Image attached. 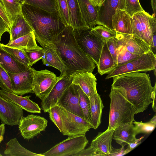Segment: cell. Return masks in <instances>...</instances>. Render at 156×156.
<instances>
[{"label": "cell", "instance_id": "6da1fadb", "mask_svg": "<svg viewBox=\"0 0 156 156\" xmlns=\"http://www.w3.org/2000/svg\"><path fill=\"white\" fill-rule=\"evenodd\" d=\"M21 12L42 47L58 42L66 26L58 13L50 12L25 2L22 5Z\"/></svg>", "mask_w": 156, "mask_h": 156}, {"label": "cell", "instance_id": "7a4b0ae2", "mask_svg": "<svg viewBox=\"0 0 156 156\" xmlns=\"http://www.w3.org/2000/svg\"><path fill=\"white\" fill-rule=\"evenodd\" d=\"M113 78L112 87H121L125 89L127 98L134 107L136 114L143 112L152 103L153 87L149 74L135 72Z\"/></svg>", "mask_w": 156, "mask_h": 156}, {"label": "cell", "instance_id": "3957f363", "mask_svg": "<svg viewBox=\"0 0 156 156\" xmlns=\"http://www.w3.org/2000/svg\"><path fill=\"white\" fill-rule=\"evenodd\" d=\"M70 76L76 72H92L96 66L93 60L80 48L75 38L73 28L67 26L55 44Z\"/></svg>", "mask_w": 156, "mask_h": 156}, {"label": "cell", "instance_id": "277c9868", "mask_svg": "<svg viewBox=\"0 0 156 156\" xmlns=\"http://www.w3.org/2000/svg\"><path fill=\"white\" fill-rule=\"evenodd\" d=\"M109 96L110 103L108 130L115 129L121 125L135 121L136 110L127 99L123 88L112 87Z\"/></svg>", "mask_w": 156, "mask_h": 156}, {"label": "cell", "instance_id": "5b68a950", "mask_svg": "<svg viewBox=\"0 0 156 156\" xmlns=\"http://www.w3.org/2000/svg\"><path fill=\"white\" fill-rule=\"evenodd\" d=\"M87 27L73 29L76 40L82 50L98 66L102 49L105 42L90 31Z\"/></svg>", "mask_w": 156, "mask_h": 156}, {"label": "cell", "instance_id": "8992f818", "mask_svg": "<svg viewBox=\"0 0 156 156\" xmlns=\"http://www.w3.org/2000/svg\"><path fill=\"white\" fill-rule=\"evenodd\" d=\"M156 54L150 51L142 54L126 63L116 66L108 74L105 79L129 73L147 72L156 68Z\"/></svg>", "mask_w": 156, "mask_h": 156}, {"label": "cell", "instance_id": "52a82bcc", "mask_svg": "<svg viewBox=\"0 0 156 156\" xmlns=\"http://www.w3.org/2000/svg\"><path fill=\"white\" fill-rule=\"evenodd\" d=\"M132 34L142 40L152 50L153 33L156 31V18L145 11L132 16Z\"/></svg>", "mask_w": 156, "mask_h": 156}, {"label": "cell", "instance_id": "ba28073f", "mask_svg": "<svg viewBox=\"0 0 156 156\" xmlns=\"http://www.w3.org/2000/svg\"><path fill=\"white\" fill-rule=\"evenodd\" d=\"M88 142L85 135L69 136L41 154L45 156H74L85 149Z\"/></svg>", "mask_w": 156, "mask_h": 156}, {"label": "cell", "instance_id": "9c48e42d", "mask_svg": "<svg viewBox=\"0 0 156 156\" xmlns=\"http://www.w3.org/2000/svg\"><path fill=\"white\" fill-rule=\"evenodd\" d=\"M58 106L62 121L63 135L69 136L85 135L92 128L91 124L84 119Z\"/></svg>", "mask_w": 156, "mask_h": 156}, {"label": "cell", "instance_id": "30bf717a", "mask_svg": "<svg viewBox=\"0 0 156 156\" xmlns=\"http://www.w3.org/2000/svg\"><path fill=\"white\" fill-rule=\"evenodd\" d=\"M60 78L47 69L34 70L33 93L42 101L48 95Z\"/></svg>", "mask_w": 156, "mask_h": 156}, {"label": "cell", "instance_id": "8fae6325", "mask_svg": "<svg viewBox=\"0 0 156 156\" xmlns=\"http://www.w3.org/2000/svg\"><path fill=\"white\" fill-rule=\"evenodd\" d=\"M48 122L47 120L39 115L31 114L23 116L18 124L19 130L24 139L29 140L44 131Z\"/></svg>", "mask_w": 156, "mask_h": 156}, {"label": "cell", "instance_id": "7c38bea8", "mask_svg": "<svg viewBox=\"0 0 156 156\" xmlns=\"http://www.w3.org/2000/svg\"><path fill=\"white\" fill-rule=\"evenodd\" d=\"M34 70L33 68L30 67L26 71L21 72H7L11 80L12 93L20 95L33 93Z\"/></svg>", "mask_w": 156, "mask_h": 156}, {"label": "cell", "instance_id": "4fadbf2b", "mask_svg": "<svg viewBox=\"0 0 156 156\" xmlns=\"http://www.w3.org/2000/svg\"><path fill=\"white\" fill-rule=\"evenodd\" d=\"M97 7V25L114 30L112 24V16L117 8L125 10V0H104Z\"/></svg>", "mask_w": 156, "mask_h": 156}, {"label": "cell", "instance_id": "5bb4252c", "mask_svg": "<svg viewBox=\"0 0 156 156\" xmlns=\"http://www.w3.org/2000/svg\"><path fill=\"white\" fill-rule=\"evenodd\" d=\"M60 78L51 91L42 101L41 106L44 112H47L51 108L57 105L58 100L64 92L72 84V77L66 74Z\"/></svg>", "mask_w": 156, "mask_h": 156}, {"label": "cell", "instance_id": "9a60e30c", "mask_svg": "<svg viewBox=\"0 0 156 156\" xmlns=\"http://www.w3.org/2000/svg\"><path fill=\"white\" fill-rule=\"evenodd\" d=\"M56 105L84 119L80 106L79 94L76 84L72 83L67 89L58 100Z\"/></svg>", "mask_w": 156, "mask_h": 156}, {"label": "cell", "instance_id": "2e32d148", "mask_svg": "<svg viewBox=\"0 0 156 156\" xmlns=\"http://www.w3.org/2000/svg\"><path fill=\"white\" fill-rule=\"evenodd\" d=\"M23 116V109L0 94V120L3 123L11 126L17 125Z\"/></svg>", "mask_w": 156, "mask_h": 156}, {"label": "cell", "instance_id": "e0dca14e", "mask_svg": "<svg viewBox=\"0 0 156 156\" xmlns=\"http://www.w3.org/2000/svg\"><path fill=\"white\" fill-rule=\"evenodd\" d=\"M115 38L119 45L124 46L132 54L142 55L152 51L150 47L145 42L133 34L117 33Z\"/></svg>", "mask_w": 156, "mask_h": 156}, {"label": "cell", "instance_id": "ac0fdd59", "mask_svg": "<svg viewBox=\"0 0 156 156\" xmlns=\"http://www.w3.org/2000/svg\"><path fill=\"white\" fill-rule=\"evenodd\" d=\"M72 83L79 85L89 98L97 93V79L92 72H76L71 75Z\"/></svg>", "mask_w": 156, "mask_h": 156}, {"label": "cell", "instance_id": "d6986e66", "mask_svg": "<svg viewBox=\"0 0 156 156\" xmlns=\"http://www.w3.org/2000/svg\"><path fill=\"white\" fill-rule=\"evenodd\" d=\"M43 49L44 55L41 58L43 64L58 70L60 72V76L66 74L68 68L62 59L55 44L46 45Z\"/></svg>", "mask_w": 156, "mask_h": 156}, {"label": "cell", "instance_id": "ffe728a7", "mask_svg": "<svg viewBox=\"0 0 156 156\" xmlns=\"http://www.w3.org/2000/svg\"><path fill=\"white\" fill-rule=\"evenodd\" d=\"M112 21L113 29L117 33L132 34V16L126 10L116 9Z\"/></svg>", "mask_w": 156, "mask_h": 156}, {"label": "cell", "instance_id": "44dd1931", "mask_svg": "<svg viewBox=\"0 0 156 156\" xmlns=\"http://www.w3.org/2000/svg\"><path fill=\"white\" fill-rule=\"evenodd\" d=\"M0 94L5 99L16 104L23 109L32 113H41V109L36 103L31 100V96L24 97L19 96L11 92L3 90H0Z\"/></svg>", "mask_w": 156, "mask_h": 156}, {"label": "cell", "instance_id": "7402d4cb", "mask_svg": "<svg viewBox=\"0 0 156 156\" xmlns=\"http://www.w3.org/2000/svg\"><path fill=\"white\" fill-rule=\"evenodd\" d=\"M115 129L99 132L92 140L90 146L94 148L101 156H109L112 147V141Z\"/></svg>", "mask_w": 156, "mask_h": 156}, {"label": "cell", "instance_id": "603a6c76", "mask_svg": "<svg viewBox=\"0 0 156 156\" xmlns=\"http://www.w3.org/2000/svg\"><path fill=\"white\" fill-rule=\"evenodd\" d=\"M136 135L133 122L128 123L121 125L115 129L112 139L122 147H124L133 142Z\"/></svg>", "mask_w": 156, "mask_h": 156}, {"label": "cell", "instance_id": "cb8c5ba5", "mask_svg": "<svg viewBox=\"0 0 156 156\" xmlns=\"http://www.w3.org/2000/svg\"><path fill=\"white\" fill-rule=\"evenodd\" d=\"M83 19L88 27L97 25L98 14L97 5L91 0H78Z\"/></svg>", "mask_w": 156, "mask_h": 156}, {"label": "cell", "instance_id": "d4e9b609", "mask_svg": "<svg viewBox=\"0 0 156 156\" xmlns=\"http://www.w3.org/2000/svg\"><path fill=\"white\" fill-rule=\"evenodd\" d=\"M5 45L10 47L19 49L24 52L41 49L43 48L37 45L33 31L25 35L9 42Z\"/></svg>", "mask_w": 156, "mask_h": 156}, {"label": "cell", "instance_id": "484cf974", "mask_svg": "<svg viewBox=\"0 0 156 156\" xmlns=\"http://www.w3.org/2000/svg\"><path fill=\"white\" fill-rule=\"evenodd\" d=\"M0 65L7 72L17 73L24 71L29 67L16 60L0 45Z\"/></svg>", "mask_w": 156, "mask_h": 156}, {"label": "cell", "instance_id": "4316f807", "mask_svg": "<svg viewBox=\"0 0 156 156\" xmlns=\"http://www.w3.org/2000/svg\"><path fill=\"white\" fill-rule=\"evenodd\" d=\"M33 31L21 12L17 16L12 23L9 42L25 35Z\"/></svg>", "mask_w": 156, "mask_h": 156}, {"label": "cell", "instance_id": "83f0119b", "mask_svg": "<svg viewBox=\"0 0 156 156\" xmlns=\"http://www.w3.org/2000/svg\"><path fill=\"white\" fill-rule=\"evenodd\" d=\"M92 128L96 129L100 125L104 107L100 95L97 93L89 98Z\"/></svg>", "mask_w": 156, "mask_h": 156}, {"label": "cell", "instance_id": "f1b7e54d", "mask_svg": "<svg viewBox=\"0 0 156 156\" xmlns=\"http://www.w3.org/2000/svg\"><path fill=\"white\" fill-rule=\"evenodd\" d=\"M116 66L105 42L100 56L97 66L98 72L101 75L108 74L114 69Z\"/></svg>", "mask_w": 156, "mask_h": 156}, {"label": "cell", "instance_id": "f546056e", "mask_svg": "<svg viewBox=\"0 0 156 156\" xmlns=\"http://www.w3.org/2000/svg\"><path fill=\"white\" fill-rule=\"evenodd\" d=\"M4 154L10 156H43L41 154L33 152L24 147L16 138L11 139L6 144Z\"/></svg>", "mask_w": 156, "mask_h": 156}, {"label": "cell", "instance_id": "4dcf8cb0", "mask_svg": "<svg viewBox=\"0 0 156 156\" xmlns=\"http://www.w3.org/2000/svg\"><path fill=\"white\" fill-rule=\"evenodd\" d=\"M66 0L69 11L70 26L73 29L87 27L82 17L78 0Z\"/></svg>", "mask_w": 156, "mask_h": 156}, {"label": "cell", "instance_id": "1f68e13d", "mask_svg": "<svg viewBox=\"0 0 156 156\" xmlns=\"http://www.w3.org/2000/svg\"><path fill=\"white\" fill-rule=\"evenodd\" d=\"M24 2L48 12L58 14L57 0H25Z\"/></svg>", "mask_w": 156, "mask_h": 156}, {"label": "cell", "instance_id": "d6a6232c", "mask_svg": "<svg viewBox=\"0 0 156 156\" xmlns=\"http://www.w3.org/2000/svg\"><path fill=\"white\" fill-rule=\"evenodd\" d=\"M8 16L12 23L17 16L21 12L23 3L18 0H2Z\"/></svg>", "mask_w": 156, "mask_h": 156}, {"label": "cell", "instance_id": "836d02e7", "mask_svg": "<svg viewBox=\"0 0 156 156\" xmlns=\"http://www.w3.org/2000/svg\"><path fill=\"white\" fill-rule=\"evenodd\" d=\"M76 86L79 94L80 105L83 114L84 118L91 124L89 97L79 85H76Z\"/></svg>", "mask_w": 156, "mask_h": 156}, {"label": "cell", "instance_id": "e575fe53", "mask_svg": "<svg viewBox=\"0 0 156 156\" xmlns=\"http://www.w3.org/2000/svg\"><path fill=\"white\" fill-rule=\"evenodd\" d=\"M2 48L9 53L16 60L27 67H30L28 58L25 52L18 49L8 47L0 43Z\"/></svg>", "mask_w": 156, "mask_h": 156}, {"label": "cell", "instance_id": "d590c367", "mask_svg": "<svg viewBox=\"0 0 156 156\" xmlns=\"http://www.w3.org/2000/svg\"><path fill=\"white\" fill-rule=\"evenodd\" d=\"M90 31L101 39L106 42L109 39L115 38L117 32L101 25H98L91 28Z\"/></svg>", "mask_w": 156, "mask_h": 156}, {"label": "cell", "instance_id": "8d00e7d4", "mask_svg": "<svg viewBox=\"0 0 156 156\" xmlns=\"http://www.w3.org/2000/svg\"><path fill=\"white\" fill-rule=\"evenodd\" d=\"M140 55L132 54L128 51L124 46L119 45L116 66L126 63Z\"/></svg>", "mask_w": 156, "mask_h": 156}, {"label": "cell", "instance_id": "74e56055", "mask_svg": "<svg viewBox=\"0 0 156 156\" xmlns=\"http://www.w3.org/2000/svg\"><path fill=\"white\" fill-rule=\"evenodd\" d=\"M58 13L66 26H70L69 10L66 0H57Z\"/></svg>", "mask_w": 156, "mask_h": 156}, {"label": "cell", "instance_id": "f35d334b", "mask_svg": "<svg viewBox=\"0 0 156 156\" xmlns=\"http://www.w3.org/2000/svg\"><path fill=\"white\" fill-rule=\"evenodd\" d=\"M133 123L136 135L140 133H150L154 130L156 126V124L150 122H144L134 121Z\"/></svg>", "mask_w": 156, "mask_h": 156}, {"label": "cell", "instance_id": "ab89813d", "mask_svg": "<svg viewBox=\"0 0 156 156\" xmlns=\"http://www.w3.org/2000/svg\"><path fill=\"white\" fill-rule=\"evenodd\" d=\"M0 87L2 90L12 92L11 80L9 75L0 65Z\"/></svg>", "mask_w": 156, "mask_h": 156}, {"label": "cell", "instance_id": "60d3db41", "mask_svg": "<svg viewBox=\"0 0 156 156\" xmlns=\"http://www.w3.org/2000/svg\"><path fill=\"white\" fill-rule=\"evenodd\" d=\"M49 114L51 120L58 128L60 132L62 131V123L60 114L58 106L56 105L50 108L47 112Z\"/></svg>", "mask_w": 156, "mask_h": 156}, {"label": "cell", "instance_id": "b9f144b4", "mask_svg": "<svg viewBox=\"0 0 156 156\" xmlns=\"http://www.w3.org/2000/svg\"><path fill=\"white\" fill-rule=\"evenodd\" d=\"M125 10L131 16L138 12L144 11L139 0H125Z\"/></svg>", "mask_w": 156, "mask_h": 156}, {"label": "cell", "instance_id": "7bdbcfd3", "mask_svg": "<svg viewBox=\"0 0 156 156\" xmlns=\"http://www.w3.org/2000/svg\"><path fill=\"white\" fill-rule=\"evenodd\" d=\"M25 52L29 59L30 67L39 60L41 59L44 55L43 48Z\"/></svg>", "mask_w": 156, "mask_h": 156}, {"label": "cell", "instance_id": "ee69618b", "mask_svg": "<svg viewBox=\"0 0 156 156\" xmlns=\"http://www.w3.org/2000/svg\"><path fill=\"white\" fill-rule=\"evenodd\" d=\"M106 42L108 50L116 65L119 47L117 41L115 38H113L109 39Z\"/></svg>", "mask_w": 156, "mask_h": 156}, {"label": "cell", "instance_id": "f6af8a7d", "mask_svg": "<svg viewBox=\"0 0 156 156\" xmlns=\"http://www.w3.org/2000/svg\"><path fill=\"white\" fill-rule=\"evenodd\" d=\"M74 156H101V155L94 148L90 145L87 149H84Z\"/></svg>", "mask_w": 156, "mask_h": 156}, {"label": "cell", "instance_id": "bcb514c9", "mask_svg": "<svg viewBox=\"0 0 156 156\" xmlns=\"http://www.w3.org/2000/svg\"><path fill=\"white\" fill-rule=\"evenodd\" d=\"M131 151L127 148L125 149L124 147H121L119 149L114 148L112 147L111 151L109 156H122L124 155Z\"/></svg>", "mask_w": 156, "mask_h": 156}, {"label": "cell", "instance_id": "7dc6e473", "mask_svg": "<svg viewBox=\"0 0 156 156\" xmlns=\"http://www.w3.org/2000/svg\"><path fill=\"white\" fill-rule=\"evenodd\" d=\"M0 16L11 28L12 23L8 16L2 0H0Z\"/></svg>", "mask_w": 156, "mask_h": 156}, {"label": "cell", "instance_id": "c3c4849f", "mask_svg": "<svg viewBox=\"0 0 156 156\" xmlns=\"http://www.w3.org/2000/svg\"><path fill=\"white\" fill-rule=\"evenodd\" d=\"M10 28L0 16V42L3 34L8 32L10 34Z\"/></svg>", "mask_w": 156, "mask_h": 156}, {"label": "cell", "instance_id": "681fc988", "mask_svg": "<svg viewBox=\"0 0 156 156\" xmlns=\"http://www.w3.org/2000/svg\"><path fill=\"white\" fill-rule=\"evenodd\" d=\"M144 137V136H143L139 139L136 138L133 142L128 144L127 148L132 151L141 143V140Z\"/></svg>", "mask_w": 156, "mask_h": 156}, {"label": "cell", "instance_id": "f907efd6", "mask_svg": "<svg viewBox=\"0 0 156 156\" xmlns=\"http://www.w3.org/2000/svg\"><path fill=\"white\" fill-rule=\"evenodd\" d=\"M156 82L155 83L154 86L153 87V90L151 94V98L152 101V108L154 112H156Z\"/></svg>", "mask_w": 156, "mask_h": 156}, {"label": "cell", "instance_id": "816d5d0a", "mask_svg": "<svg viewBox=\"0 0 156 156\" xmlns=\"http://www.w3.org/2000/svg\"><path fill=\"white\" fill-rule=\"evenodd\" d=\"M5 131V124L2 123L0 125V144L3 140ZM0 156L2 155L0 154Z\"/></svg>", "mask_w": 156, "mask_h": 156}, {"label": "cell", "instance_id": "f5cc1de1", "mask_svg": "<svg viewBox=\"0 0 156 156\" xmlns=\"http://www.w3.org/2000/svg\"><path fill=\"white\" fill-rule=\"evenodd\" d=\"M152 43L153 47L152 51L154 54H156L155 50L156 46V31L154 32L153 34Z\"/></svg>", "mask_w": 156, "mask_h": 156}, {"label": "cell", "instance_id": "db71d44e", "mask_svg": "<svg viewBox=\"0 0 156 156\" xmlns=\"http://www.w3.org/2000/svg\"><path fill=\"white\" fill-rule=\"evenodd\" d=\"M151 4L153 11V13L152 16L155 17L156 12V0H151Z\"/></svg>", "mask_w": 156, "mask_h": 156}, {"label": "cell", "instance_id": "11a10c76", "mask_svg": "<svg viewBox=\"0 0 156 156\" xmlns=\"http://www.w3.org/2000/svg\"><path fill=\"white\" fill-rule=\"evenodd\" d=\"M150 122L156 124V114L149 121Z\"/></svg>", "mask_w": 156, "mask_h": 156}, {"label": "cell", "instance_id": "9f6ffc18", "mask_svg": "<svg viewBox=\"0 0 156 156\" xmlns=\"http://www.w3.org/2000/svg\"><path fill=\"white\" fill-rule=\"evenodd\" d=\"M104 0H95L93 2L97 6H98Z\"/></svg>", "mask_w": 156, "mask_h": 156}, {"label": "cell", "instance_id": "6f0895ef", "mask_svg": "<svg viewBox=\"0 0 156 156\" xmlns=\"http://www.w3.org/2000/svg\"><path fill=\"white\" fill-rule=\"evenodd\" d=\"M20 2H23V3H24L25 2V0H18Z\"/></svg>", "mask_w": 156, "mask_h": 156}, {"label": "cell", "instance_id": "680465c9", "mask_svg": "<svg viewBox=\"0 0 156 156\" xmlns=\"http://www.w3.org/2000/svg\"><path fill=\"white\" fill-rule=\"evenodd\" d=\"M92 0L93 1H94L95 0Z\"/></svg>", "mask_w": 156, "mask_h": 156}, {"label": "cell", "instance_id": "91938a15", "mask_svg": "<svg viewBox=\"0 0 156 156\" xmlns=\"http://www.w3.org/2000/svg\"><path fill=\"white\" fill-rule=\"evenodd\" d=\"M95 1V0H94Z\"/></svg>", "mask_w": 156, "mask_h": 156}]
</instances>
